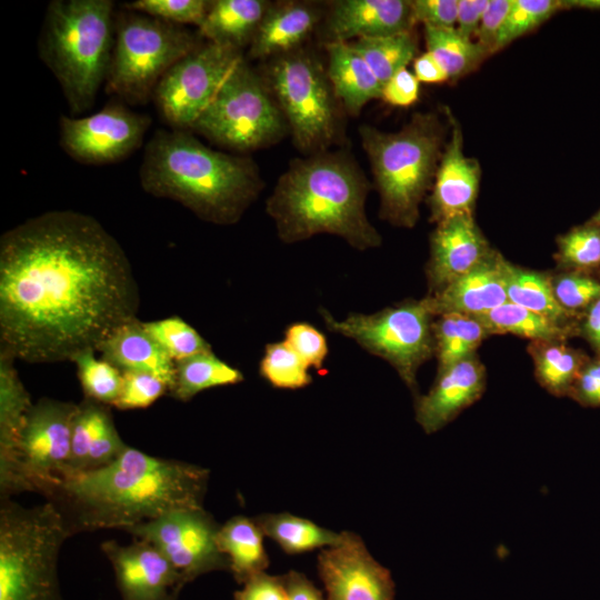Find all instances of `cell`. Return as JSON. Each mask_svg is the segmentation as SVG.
<instances>
[{"mask_svg":"<svg viewBox=\"0 0 600 600\" xmlns=\"http://www.w3.org/2000/svg\"><path fill=\"white\" fill-rule=\"evenodd\" d=\"M101 549L111 562L126 600H172L186 581L151 543L134 539L130 544L106 541Z\"/></svg>","mask_w":600,"mask_h":600,"instance_id":"cell-17","label":"cell"},{"mask_svg":"<svg viewBox=\"0 0 600 600\" xmlns=\"http://www.w3.org/2000/svg\"><path fill=\"white\" fill-rule=\"evenodd\" d=\"M151 124L148 114L137 113L122 102L110 101L98 112L59 120L60 144L76 161L102 166L121 161L139 149Z\"/></svg>","mask_w":600,"mask_h":600,"instance_id":"cell-15","label":"cell"},{"mask_svg":"<svg viewBox=\"0 0 600 600\" xmlns=\"http://www.w3.org/2000/svg\"><path fill=\"white\" fill-rule=\"evenodd\" d=\"M489 0H458L456 30L466 39L476 36Z\"/></svg>","mask_w":600,"mask_h":600,"instance_id":"cell-52","label":"cell"},{"mask_svg":"<svg viewBox=\"0 0 600 600\" xmlns=\"http://www.w3.org/2000/svg\"><path fill=\"white\" fill-rule=\"evenodd\" d=\"M487 336L489 333L476 317L458 313L439 316L433 322L439 370L476 354Z\"/></svg>","mask_w":600,"mask_h":600,"instance_id":"cell-35","label":"cell"},{"mask_svg":"<svg viewBox=\"0 0 600 600\" xmlns=\"http://www.w3.org/2000/svg\"><path fill=\"white\" fill-rule=\"evenodd\" d=\"M264 536L271 538L289 554L328 548L341 541L337 533L291 513L262 514L254 518Z\"/></svg>","mask_w":600,"mask_h":600,"instance_id":"cell-32","label":"cell"},{"mask_svg":"<svg viewBox=\"0 0 600 600\" xmlns=\"http://www.w3.org/2000/svg\"><path fill=\"white\" fill-rule=\"evenodd\" d=\"M451 129L429 197L431 220L441 222L459 214H473L480 186L479 162L463 151L462 130L451 110L446 108Z\"/></svg>","mask_w":600,"mask_h":600,"instance_id":"cell-18","label":"cell"},{"mask_svg":"<svg viewBox=\"0 0 600 600\" xmlns=\"http://www.w3.org/2000/svg\"><path fill=\"white\" fill-rule=\"evenodd\" d=\"M309 368L286 341L267 344L260 362L261 376L280 389H300L310 384Z\"/></svg>","mask_w":600,"mask_h":600,"instance_id":"cell-41","label":"cell"},{"mask_svg":"<svg viewBox=\"0 0 600 600\" xmlns=\"http://www.w3.org/2000/svg\"><path fill=\"white\" fill-rule=\"evenodd\" d=\"M493 249L477 226L473 214H459L437 223L430 237L427 264L434 293L484 261Z\"/></svg>","mask_w":600,"mask_h":600,"instance_id":"cell-19","label":"cell"},{"mask_svg":"<svg viewBox=\"0 0 600 600\" xmlns=\"http://www.w3.org/2000/svg\"><path fill=\"white\" fill-rule=\"evenodd\" d=\"M511 4L512 0H489L476 33L477 42L488 54L496 52L497 42Z\"/></svg>","mask_w":600,"mask_h":600,"instance_id":"cell-48","label":"cell"},{"mask_svg":"<svg viewBox=\"0 0 600 600\" xmlns=\"http://www.w3.org/2000/svg\"><path fill=\"white\" fill-rule=\"evenodd\" d=\"M97 351L121 371L148 372L160 378L171 391L176 363L148 334L137 317L117 327Z\"/></svg>","mask_w":600,"mask_h":600,"instance_id":"cell-25","label":"cell"},{"mask_svg":"<svg viewBox=\"0 0 600 600\" xmlns=\"http://www.w3.org/2000/svg\"><path fill=\"white\" fill-rule=\"evenodd\" d=\"M327 328L354 340L388 361L408 388L417 391V372L434 352L432 313L427 298L409 300L372 314L350 313L334 319L320 311Z\"/></svg>","mask_w":600,"mask_h":600,"instance_id":"cell-11","label":"cell"},{"mask_svg":"<svg viewBox=\"0 0 600 600\" xmlns=\"http://www.w3.org/2000/svg\"><path fill=\"white\" fill-rule=\"evenodd\" d=\"M578 334L582 336L600 357V299L580 313Z\"/></svg>","mask_w":600,"mask_h":600,"instance_id":"cell-53","label":"cell"},{"mask_svg":"<svg viewBox=\"0 0 600 600\" xmlns=\"http://www.w3.org/2000/svg\"><path fill=\"white\" fill-rule=\"evenodd\" d=\"M263 532L253 518L236 516L220 526L218 546L229 560L234 578L244 583L250 577L264 571L269 558L263 544Z\"/></svg>","mask_w":600,"mask_h":600,"instance_id":"cell-29","label":"cell"},{"mask_svg":"<svg viewBox=\"0 0 600 600\" xmlns=\"http://www.w3.org/2000/svg\"><path fill=\"white\" fill-rule=\"evenodd\" d=\"M209 470L127 447L94 470L68 472L44 497L62 514L71 534L123 531L171 511L203 507Z\"/></svg>","mask_w":600,"mask_h":600,"instance_id":"cell-2","label":"cell"},{"mask_svg":"<svg viewBox=\"0 0 600 600\" xmlns=\"http://www.w3.org/2000/svg\"><path fill=\"white\" fill-rule=\"evenodd\" d=\"M139 179L146 192L177 201L216 224L239 221L264 186L251 158L211 149L181 129L154 132Z\"/></svg>","mask_w":600,"mask_h":600,"instance_id":"cell-4","label":"cell"},{"mask_svg":"<svg viewBox=\"0 0 600 600\" xmlns=\"http://www.w3.org/2000/svg\"><path fill=\"white\" fill-rule=\"evenodd\" d=\"M447 126L434 112H417L396 132L359 127L380 198V217L391 224L412 228L419 207L431 190L446 146Z\"/></svg>","mask_w":600,"mask_h":600,"instance_id":"cell-6","label":"cell"},{"mask_svg":"<svg viewBox=\"0 0 600 600\" xmlns=\"http://www.w3.org/2000/svg\"><path fill=\"white\" fill-rule=\"evenodd\" d=\"M309 367L321 369L328 354L327 339L309 323L297 322L288 327L284 340Z\"/></svg>","mask_w":600,"mask_h":600,"instance_id":"cell-46","label":"cell"},{"mask_svg":"<svg viewBox=\"0 0 600 600\" xmlns=\"http://www.w3.org/2000/svg\"><path fill=\"white\" fill-rule=\"evenodd\" d=\"M414 23L410 0H339L326 20L327 42L391 36Z\"/></svg>","mask_w":600,"mask_h":600,"instance_id":"cell-21","label":"cell"},{"mask_svg":"<svg viewBox=\"0 0 600 600\" xmlns=\"http://www.w3.org/2000/svg\"><path fill=\"white\" fill-rule=\"evenodd\" d=\"M70 536L51 502L23 507L1 499L0 600H53L58 556Z\"/></svg>","mask_w":600,"mask_h":600,"instance_id":"cell-7","label":"cell"},{"mask_svg":"<svg viewBox=\"0 0 600 600\" xmlns=\"http://www.w3.org/2000/svg\"><path fill=\"white\" fill-rule=\"evenodd\" d=\"M242 380L243 376L237 368L209 351L176 362L170 394L177 400L189 401L204 390L237 384Z\"/></svg>","mask_w":600,"mask_h":600,"instance_id":"cell-34","label":"cell"},{"mask_svg":"<svg viewBox=\"0 0 600 600\" xmlns=\"http://www.w3.org/2000/svg\"><path fill=\"white\" fill-rule=\"evenodd\" d=\"M200 44L199 34L182 26L131 10L118 12L104 90L128 103L143 104L164 73Z\"/></svg>","mask_w":600,"mask_h":600,"instance_id":"cell-8","label":"cell"},{"mask_svg":"<svg viewBox=\"0 0 600 600\" xmlns=\"http://www.w3.org/2000/svg\"><path fill=\"white\" fill-rule=\"evenodd\" d=\"M416 22L424 27L456 28L458 0H412Z\"/></svg>","mask_w":600,"mask_h":600,"instance_id":"cell-47","label":"cell"},{"mask_svg":"<svg viewBox=\"0 0 600 600\" xmlns=\"http://www.w3.org/2000/svg\"><path fill=\"white\" fill-rule=\"evenodd\" d=\"M78 404L50 398L27 414L17 454V493L46 496L70 471L71 434Z\"/></svg>","mask_w":600,"mask_h":600,"instance_id":"cell-12","label":"cell"},{"mask_svg":"<svg viewBox=\"0 0 600 600\" xmlns=\"http://www.w3.org/2000/svg\"><path fill=\"white\" fill-rule=\"evenodd\" d=\"M208 0H136L126 3L127 10L140 12L174 24H202L210 9Z\"/></svg>","mask_w":600,"mask_h":600,"instance_id":"cell-43","label":"cell"},{"mask_svg":"<svg viewBox=\"0 0 600 600\" xmlns=\"http://www.w3.org/2000/svg\"><path fill=\"white\" fill-rule=\"evenodd\" d=\"M486 369L476 354L438 371L424 396L416 401V420L426 433H434L480 399Z\"/></svg>","mask_w":600,"mask_h":600,"instance_id":"cell-20","label":"cell"},{"mask_svg":"<svg viewBox=\"0 0 600 600\" xmlns=\"http://www.w3.org/2000/svg\"><path fill=\"white\" fill-rule=\"evenodd\" d=\"M326 50L328 78L349 114L358 116L370 100L381 98V82L350 43L327 42Z\"/></svg>","mask_w":600,"mask_h":600,"instance_id":"cell-27","label":"cell"},{"mask_svg":"<svg viewBox=\"0 0 600 600\" xmlns=\"http://www.w3.org/2000/svg\"><path fill=\"white\" fill-rule=\"evenodd\" d=\"M490 334H514L533 342L564 341L578 334L577 324H563L512 302L476 317Z\"/></svg>","mask_w":600,"mask_h":600,"instance_id":"cell-30","label":"cell"},{"mask_svg":"<svg viewBox=\"0 0 600 600\" xmlns=\"http://www.w3.org/2000/svg\"><path fill=\"white\" fill-rule=\"evenodd\" d=\"M504 258L496 250L478 267L427 297L434 317L484 314L508 302Z\"/></svg>","mask_w":600,"mask_h":600,"instance_id":"cell-22","label":"cell"},{"mask_svg":"<svg viewBox=\"0 0 600 600\" xmlns=\"http://www.w3.org/2000/svg\"><path fill=\"white\" fill-rule=\"evenodd\" d=\"M413 73L419 82L442 83L449 81L448 74L443 68L428 51L414 58Z\"/></svg>","mask_w":600,"mask_h":600,"instance_id":"cell-55","label":"cell"},{"mask_svg":"<svg viewBox=\"0 0 600 600\" xmlns=\"http://www.w3.org/2000/svg\"><path fill=\"white\" fill-rule=\"evenodd\" d=\"M14 356L0 350V492L17 494V454L27 414L33 404L14 368Z\"/></svg>","mask_w":600,"mask_h":600,"instance_id":"cell-23","label":"cell"},{"mask_svg":"<svg viewBox=\"0 0 600 600\" xmlns=\"http://www.w3.org/2000/svg\"><path fill=\"white\" fill-rule=\"evenodd\" d=\"M127 447L114 426L109 406L87 398L78 404L72 424L69 472L103 467Z\"/></svg>","mask_w":600,"mask_h":600,"instance_id":"cell-24","label":"cell"},{"mask_svg":"<svg viewBox=\"0 0 600 600\" xmlns=\"http://www.w3.org/2000/svg\"><path fill=\"white\" fill-rule=\"evenodd\" d=\"M371 189L361 168L344 151L297 158L279 177L266 209L287 243L329 233L358 250L381 244L366 214Z\"/></svg>","mask_w":600,"mask_h":600,"instance_id":"cell-3","label":"cell"},{"mask_svg":"<svg viewBox=\"0 0 600 600\" xmlns=\"http://www.w3.org/2000/svg\"><path fill=\"white\" fill-rule=\"evenodd\" d=\"M282 577L287 600H324L321 591L301 572L291 570Z\"/></svg>","mask_w":600,"mask_h":600,"instance_id":"cell-54","label":"cell"},{"mask_svg":"<svg viewBox=\"0 0 600 600\" xmlns=\"http://www.w3.org/2000/svg\"><path fill=\"white\" fill-rule=\"evenodd\" d=\"M220 526L203 507L171 511L126 532L157 548L186 581L199 574L229 569L217 537Z\"/></svg>","mask_w":600,"mask_h":600,"instance_id":"cell-14","label":"cell"},{"mask_svg":"<svg viewBox=\"0 0 600 600\" xmlns=\"http://www.w3.org/2000/svg\"><path fill=\"white\" fill-rule=\"evenodd\" d=\"M266 83L300 151H327L336 142L339 100L316 57L299 50L278 56L268 67Z\"/></svg>","mask_w":600,"mask_h":600,"instance_id":"cell-10","label":"cell"},{"mask_svg":"<svg viewBox=\"0 0 600 600\" xmlns=\"http://www.w3.org/2000/svg\"><path fill=\"white\" fill-rule=\"evenodd\" d=\"M112 0H52L39 57L59 82L72 114L88 111L106 82L114 44Z\"/></svg>","mask_w":600,"mask_h":600,"instance_id":"cell-5","label":"cell"},{"mask_svg":"<svg viewBox=\"0 0 600 600\" xmlns=\"http://www.w3.org/2000/svg\"><path fill=\"white\" fill-rule=\"evenodd\" d=\"M234 593V600H287L283 577L262 571L250 577Z\"/></svg>","mask_w":600,"mask_h":600,"instance_id":"cell-51","label":"cell"},{"mask_svg":"<svg viewBox=\"0 0 600 600\" xmlns=\"http://www.w3.org/2000/svg\"><path fill=\"white\" fill-rule=\"evenodd\" d=\"M566 9H588L600 11V0H562Z\"/></svg>","mask_w":600,"mask_h":600,"instance_id":"cell-56","label":"cell"},{"mask_svg":"<svg viewBox=\"0 0 600 600\" xmlns=\"http://www.w3.org/2000/svg\"><path fill=\"white\" fill-rule=\"evenodd\" d=\"M318 571L328 600H393L394 582L390 571L352 532H342L338 544L320 551Z\"/></svg>","mask_w":600,"mask_h":600,"instance_id":"cell-16","label":"cell"},{"mask_svg":"<svg viewBox=\"0 0 600 600\" xmlns=\"http://www.w3.org/2000/svg\"><path fill=\"white\" fill-rule=\"evenodd\" d=\"M561 10H564L562 0H512L496 51L532 31Z\"/></svg>","mask_w":600,"mask_h":600,"instance_id":"cell-42","label":"cell"},{"mask_svg":"<svg viewBox=\"0 0 600 600\" xmlns=\"http://www.w3.org/2000/svg\"><path fill=\"white\" fill-rule=\"evenodd\" d=\"M271 2L266 0H214L198 34L221 46L241 50L250 46Z\"/></svg>","mask_w":600,"mask_h":600,"instance_id":"cell-28","label":"cell"},{"mask_svg":"<svg viewBox=\"0 0 600 600\" xmlns=\"http://www.w3.org/2000/svg\"><path fill=\"white\" fill-rule=\"evenodd\" d=\"M318 10L308 3H271L248 51L249 59H267L293 51L313 30Z\"/></svg>","mask_w":600,"mask_h":600,"instance_id":"cell-26","label":"cell"},{"mask_svg":"<svg viewBox=\"0 0 600 600\" xmlns=\"http://www.w3.org/2000/svg\"><path fill=\"white\" fill-rule=\"evenodd\" d=\"M508 301L563 324H574L580 314L564 309L556 298L552 278L504 260Z\"/></svg>","mask_w":600,"mask_h":600,"instance_id":"cell-31","label":"cell"},{"mask_svg":"<svg viewBox=\"0 0 600 600\" xmlns=\"http://www.w3.org/2000/svg\"><path fill=\"white\" fill-rule=\"evenodd\" d=\"M554 257L564 271L600 270V227L589 220L559 236Z\"/></svg>","mask_w":600,"mask_h":600,"instance_id":"cell-38","label":"cell"},{"mask_svg":"<svg viewBox=\"0 0 600 600\" xmlns=\"http://www.w3.org/2000/svg\"><path fill=\"white\" fill-rule=\"evenodd\" d=\"M590 221L600 227V209L594 213Z\"/></svg>","mask_w":600,"mask_h":600,"instance_id":"cell-57","label":"cell"},{"mask_svg":"<svg viewBox=\"0 0 600 600\" xmlns=\"http://www.w3.org/2000/svg\"><path fill=\"white\" fill-rule=\"evenodd\" d=\"M536 377L550 393L569 396L570 390L589 358L563 341L533 342L530 348Z\"/></svg>","mask_w":600,"mask_h":600,"instance_id":"cell-33","label":"cell"},{"mask_svg":"<svg viewBox=\"0 0 600 600\" xmlns=\"http://www.w3.org/2000/svg\"><path fill=\"white\" fill-rule=\"evenodd\" d=\"M427 51L454 81L476 70L489 54L477 42L466 39L456 28L424 27Z\"/></svg>","mask_w":600,"mask_h":600,"instance_id":"cell-36","label":"cell"},{"mask_svg":"<svg viewBox=\"0 0 600 600\" xmlns=\"http://www.w3.org/2000/svg\"><path fill=\"white\" fill-rule=\"evenodd\" d=\"M419 91V80L404 68L382 86L381 99L391 106L410 107L418 100Z\"/></svg>","mask_w":600,"mask_h":600,"instance_id":"cell-50","label":"cell"},{"mask_svg":"<svg viewBox=\"0 0 600 600\" xmlns=\"http://www.w3.org/2000/svg\"><path fill=\"white\" fill-rule=\"evenodd\" d=\"M94 352V350L84 351L72 362L77 366L86 398L111 407L122 388V371L103 358H97Z\"/></svg>","mask_w":600,"mask_h":600,"instance_id":"cell-40","label":"cell"},{"mask_svg":"<svg viewBox=\"0 0 600 600\" xmlns=\"http://www.w3.org/2000/svg\"><path fill=\"white\" fill-rule=\"evenodd\" d=\"M142 326L174 363L212 351L210 344L200 333L177 316L142 322Z\"/></svg>","mask_w":600,"mask_h":600,"instance_id":"cell-39","label":"cell"},{"mask_svg":"<svg viewBox=\"0 0 600 600\" xmlns=\"http://www.w3.org/2000/svg\"><path fill=\"white\" fill-rule=\"evenodd\" d=\"M287 127L266 81L242 57L190 130L224 148L249 152L279 141Z\"/></svg>","mask_w":600,"mask_h":600,"instance_id":"cell-9","label":"cell"},{"mask_svg":"<svg viewBox=\"0 0 600 600\" xmlns=\"http://www.w3.org/2000/svg\"><path fill=\"white\" fill-rule=\"evenodd\" d=\"M160 378L141 371H122V388L112 407L120 410L144 409L169 392Z\"/></svg>","mask_w":600,"mask_h":600,"instance_id":"cell-45","label":"cell"},{"mask_svg":"<svg viewBox=\"0 0 600 600\" xmlns=\"http://www.w3.org/2000/svg\"><path fill=\"white\" fill-rule=\"evenodd\" d=\"M138 306L126 252L96 218L53 210L2 234L0 339L16 359L72 361L97 351Z\"/></svg>","mask_w":600,"mask_h":600,"instance_id":"cell-1","label":"cell"},{"mask_svg":"<svg viewBox=\"0 0 600 600\" xmlns=\"http://www.w3.org/2000/svg\"><path fill=\"white\" fill-rule=\"evenodd\" d=\"M569 397L583 407H600V357L584 363Z\"/></svg>","mask_w":600,"mask_h":600,"instance_id":"cell-49","label":"cell"},{"mask_svg":"<svg viewBox=\"0 0 600 600\" xmlns=\"http://www.w3.org/2000/svg\"><path fill=\"white\" fill-rule=\"evenodd\" d=\"M242 57L241 50L208 41L176 62L152 97L164 121L190 131Z\"/></svg>","mask_w":600,"mask_h":600,"instance_id":"cell-13","label":"cell"},{"mask_svg":"<svg viewBox=\"0 0 600 600\" xmlns=\"http://www.w3.org/2000/svg\"><path fill=\"white\" fill-rule=\"evenodd\" d=\"M552 284L559 303L577 314L600 299V280L591 273L566 271L553 278Z\"/></svg>","mask_w":600,"mask_h":600,"instance_id":"cell-44","label":"cell"},{"mask_svg":"<svg viewBox=\"0 0 600 600\" xmlns=\"http://www.w3.org/2000/svg\"><path fill=\"white\" fill-rule=\"evenodd\" d=\"M348 43L367 61L382 86L399 70L407 68L418 49L412 30L384 37L361 38Z\"/></svg>","mask_w":600,"mask_h":600,"instance_id":"cell-37","label":"cell"}]
</instances>
